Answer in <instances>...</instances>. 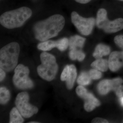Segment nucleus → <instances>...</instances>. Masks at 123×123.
<instances>
[{
  "label": "nucleus",
  "mask_w": 123,
  "mask_h": 123,
  "mask_svg": "<svg viewBox=\"0 0 123 123\" xmlns=\"http://www.w3.org/2000/svg\"><path fill=\"white\" fill-rule=\"evenodd\" d=\"M65 23L64 17L59 14L37 22L33 26L36 39L43 42L56 37L63 28Z\"/></svg>",
  "instance_id": "obj_1"
},
{
  "label": "nucleus",
  "mask_w": 123,
  "mask_h": 123,
  "mask_svg": "<svg viewBox=\"0 0 123 123\" xmlns=\"http://www.w3.org/2000/svg\"><path fill=\"white\" fill-rule=\"evenodd\" d=\"M32 15L30 8L22 6L2 13L0 17V23L7 29L18 28L23 26Z\"/></svg>",
  "instance_id": "obj_2"
},
{
  "label": "nucleus",
  "mask_w": 123,
  "mask_h": 123,
  "mask_svg": "<svg viewBox=\"0 0 123 123\" xmlns=\"http://www.w3.org/2000/svg\"><path fill=\"white\" fill-rule=\"evenodd\" d=\"M20 46L17 42L6 45L0 50V68L6 72L15 69L18 64Z\"/></svg>",
  "instance_id": "obj_3"
},
{
  "label": "nucleus",
  "mask_w": 123,
  "mask_h": 123,
  "mask_svg": "<svg viewBox=\"0 0 123 123\" xmlns=\"http://www.w3.org/2000/svg\"><path fill=\"white\" fill-rule=\"evenodd\" d=\"M40 58L42 63L37 67L38 74L45 80H53L56 77L58 68L56 58L50 53L43 52L41 54Z\"/></svg>",
  "instance_id": "obj_4"
},
{
  "label": "nucleus",
  "mask_w": 123,
  "mask_h": 123,
  "mask_svg": "<svg viewBox=\"0 0 123 123\" xmlns=\"http://www.w3.org/2000/svg\"><path fill=\"white\" fill-rule=\"evenodd\" d=\"M97 27L108 33L118 32L123 29V18H119L110 21L107 17V12L105 8H100L97 12L96 18Z\"/></svg>",
  "instance_id": "obj_5"
},
{
  "label": "nucleus",
  "mask_w": 123,
  "mask_h": 123,
  "mask_svg": "<svg viewBox=\"0 0 123 123\" xmlns=\"http://www.w3.org/2000/svg\"><path fill=\"white\" fill-rule=\"evenodd\" d=\"M30 71L28 68L20 64L14 69L13 83L19 89H26L33 88L34 84L29 77Z\"/></svg>",
  "instance_id": "obj_6"
},
{
  "label": "nucleus",
  "mask_w": 123,
  "mask_h": 123,
  "mask_svg": "<svg viewBox=\"0 0 123 123\" xmlns=\"http://www.w3.org/2000/svg\"><path fill=\"white\" fill-rule=\"evenodd\" d=\"M71 19L73 24L79 32L84 36L90 35L96 23V19L93 18H84L76 12L71 14Z\"/></svg>",
  "instance_id": "obj_7"
},
{
  "label": "nucleus",
  "mask_w": 123,
  "mask_h": 123,
  "mask_svg": "<svg viewBox=\"0 0 123 123\" xmlns=\"http://www.w3.org/2000/svg\"><path fill=\"white\" fill-rule=\"evenodd\" d=\"M29 96L27 92H23L18 94L15 101L16 108L22 116L26 118L31 117L38 111L37 107L29 103Z\"/></svg>",
  "instance_id": "obj_8"
},
{
  "label": "nucleus",
  "mask_w": 123,
  "mask_h": 123,
  "mask_svg": "<svg viewBox=\"0 0 123 123\" xmlns=\"http://www.w3.org/2000/svg\"><path fill=\"white\" fill-rule=\"evenodd\" d=\"M123 79L119 78L111 80H103L98 84L97 89L99 94L102 95H106L113 90L116 95L119 96L123 93Z\"/></svg>",
  "instance_id": "obj_9"
},
{
  "label": "nucleus",
  "mask_w": 123,
  "mask_h": 123,
  "mask_svg": "<svg viewBox=\"0 0 123 123\" xmlns=\"http://www.w3.org/2000/svg\"><path fill=\"white\" fill-rule=\"evenodd\" d=\"M110 70L115 72L123 66V52L114 51L111 53L108 60Z\"/></svg>",
  "instance_id": "obj_10"
},
{
  "label": "nucleus",
  "mask_w": 123,
  "mask_h": 123,
  "mask_svg": "<svg viewBox=\"0 0 123 123\" xmlns=\"http://www.w3.org/2000/svg\"><path fill=\"white\" fill-rule=\"evenodd\" d=\"M86 39L79 35L73 36L69 39V47L70 50L82 49L83 48Z\"/></svg>",
  "instance_id": "obj_11"
},
{
  "label": "nucleus",
  "mask_w": 123,
  "mask_h": 123,
  "mask_svg": "<svg viewBox=\"0 0 123 123\" xmlns=\"http://www.w3.org/2000/svg\"><path fill=\"white\" fill-rule=\"evenodd\" d=\"M110 52V48L106 45L98 44L93 53V56L96 59H99L103 56L109 55Z\"/></svg>",
  "instance_id": "obj_12"
},
{
  "label": "nucleus",
  "mask_w": 123,
  "mask_h": 123,
  "mask_svg": "<svg viewBox=\"0 0 123 123\" xmlns=\"http://www.w3.org/2000/svg\"><path fill=\"white\" fill-rule=\"evenodd\" d=\"M77 76V72L76 67L74 65H69V74L66 81L67 87L68 89H71L73 87Z\"/></svg>",
  "instance_id": "obj_13"
},
{
  "label": "nucleus",
  "mask_w": 123,
  "mask_h": 123,
  "mask_svg": "<svg viewBox=\"0 0 123 123\" xmlns=\"http://www.w3.org/2000/svg\"><path fill=\"white\" fill-rule=\"evenodd\" d=\"M91 66L93 68L102 72H105L109 68L108 61L101 58L97 59L96 60L92 62Z\"/></svg>",
  "instance_id": "obj_14"
},
{
  "label": "nucleus",
  "mask_w": 123,
  "mask_h": 123,
  "mask_svg": "<svg viewBox=\"0 0 123 123\" xmlns=\"http://www.w3.org/2000/svg\"><path fill=\"white\" fill-rule=\"evenodd\" d=\"M76 92L79 97L84 99L85 101L88 100L94 97L92 93L88 92L87 90L83 86L80 85L76 88Z\"/></svg>",
  "instance_id": "obj_15"
},
{
  "label": "nucleus",
  "mask_w": 123,
  "mask_h": 123,
  "mask_svg": "<svg viewBox=\"0 0 123 123\" xmlns=\"http://www.w3.org/2000/svg\"><path fill=\"white\" fill-rule=\"evenodd\" d=\"M22 115L17 108H13L10 112V123H22L24 119Z\"/></svg>",
  "instance_id": "obj_16"
},
{
  "label": "nucleus",
  "mask_w": 123,
  "mask_h": 123,
  "mask_svg": "<svg viewBox=\"0 0 123 123\" xmlns=\"http://www.w3.org/2000/svg\"><path fill=\"white\" fill-rule=\"evenodd\" d=\"M55 47H56V42L52 40H47L42 42L37 45L38 49L44 52L50 51Z\"/></svg>",
  "instance_id": "obj_17"
},
{
  "label": "nucleus",
  "mask_w": 123,
  "mask_h": 123,
  "mask_svg": "<svg viewBox=\"0 0 123 123\" xmlns=\"http://www.w3.org/2000/svg\"><path fill=\"white\" fill-rule=\"evenodd\" d=\"M69 56L72 60H78L79 61H82L85 57V53L82 51V49L70 50Z\"/></svg>",
  "instance_id": "obj_18"
},
{
  "label": "nucleus",
  "mask_w": 123,
  "mask_h": 123,
  "mask_svg": "<svg viewBox=\"0 0 123 123\" xmlns=\"http://www.w3.org/2000/svg\"><path fill=\"white\" fill-rule=\"evenodd\" d=\"M91 78L88 74V73L82 72L79 75L77 80V82L79 85L86 86L91 83Z\"/></svg>",
  "instance_id": "obj_19"
},
{
  "label": "nucleus",
  "mask_w": 123,
  "mask_h": 123,
  "mask_svg": "<svg viewBox=\"0 0 123 123\" xmlns=\"http://www.w3.org/2000/svg\"><path fill=\"white\" fill-rule=\"evenodd\" d=\"M10 98V93L9 90L5 87L0 88V103L5 105L7 103Z\"/></svg>",
  "instance_id": "obj_20"
},
{
  "label": "nucleus",
  "mask_w": 123,
  "mask_h": 123,
  "mask_svg": "<svg viewBox=\"0 0 123 123\" xmlns=\"http://www.w3.org/2000/svg\"><path fill=\"white\" fill-rule=\"evenodd\" d=\"M56 42V48L61 51H65L69 46V39L66 37L58 40Z\"/></svg>",
  "instance_id": "obj_21"
},
{
  "label": "nucleus",
  "mask_w": 123,
  "mask_h": 123,
  "mask_svg": "<svg viewBox=\"0 0 123 123\" xmlns=\"http://www.w3.org/2000/svg\"><path fill=\"white\" fill-rule=\"evenodd\" d=\"M88 74L89 75L91 79H100L102 77V73L98 70L96 69H92L88 72Z\"/></svg>",
  "instance_id": "obj_22"
},
{
  "label": "nucleus",
  "mask_w": 123,
  "mask_h": 123,
  "mask_svg": "<svg viewBox=\"0 0 123 123\" xmlns=\"http://www.w3.org/2000/svg\"><path fill=\"white\" fill-rule=\"evenodd\" d=\"M69 66L67 65L63 69V70L60 79L62 81H64L67 80L69 74Z\"/></svg>",
  "instance_id": "obj_23"
},
{
  "label": "nucleus",
  "mask_w": 123,
  "mask_h": 123,
  "mask_svg": "<svg viewBox=\"0 0 123 123\" xmlns=\"http://www.w3.org/2000/svg\"><path fill=\"white\" fill-rule=\"evenodd\" d=\"M114 43L123 50V35L116 36L114 38Z\"/></svg>",
  "instance_id": "obj_24"
},
{
  "label": "nucleus",
  "mask_w": 123,
  "mask_h": 123,
  "mask_svg": "<svg viewBox=\"0 0 123 123\" xmlns=\"http://www.w3.org/2000/svg\"><path fill=\"white\" fill-rule=\"evenodd\" d=\"M91 122L93 123H109V121L105 119L98 117L93 119Z\"/></svg>",
  "instance_id": "obj_25"
},
{
  "label": "nucleus",
  "mask_w": 123,
  "mask_h": 123,
  "mask_svg": "<svg viewBox=\"0 0 123 123\" xmlns=\"http://www.w3.org/2000/svg\"><path fill=\"white\" fill-rule=\"evenodd\" d=\"M5 71L2 69V68L0 69V81L1 82L3 79H4L5 77L6 76V73Z\"/></svg>",
  "instance_id": "obj_26"
},
{
  "label": "nucleus",
  "mask_w": 123,
  "mask_h": 123,
  "mask_svg": "<svg viewBox=\"0 0 123 123\" xmlns=\"http://www.w3.org/2000/svg\"><path fill=\"white\" fill-rule=\"evenodd\" d=\"M76 2L79 3L80 4H87L90 2L92 0H74Z\"/></svg>",
  "instance_id": "obj_27"
},
{
  "label": "nucleus",
  "mask_w": 123,
  "mask_h": 123,
  "mask_svg": "<svg viewBox=\"0 0 123 123\" xmlns=\"http://www.w3.org/2000/svg\"><path fill=\"white\" fill-rule=\"evenodd\" d=\"M120 102H121V104L123 106V96H122V97H121V98H120Z\"/></svg>",
  "instance_id": "obj_28"
},
{
  "label": "nucleus",
  "mask_w": 123,
  "mask_h": 123,
  "mask_svg": "<svg viewBox=\"0 0 123 123\" xmlns=\"http://www.w3.org/2000/svg\"><path fill=\"white\" fill-rule=\"evenodd\" d=\"M39 122H35V121H33V122H32V121H31V122H30L29 123H38Z\"/></svg>",
  "instance_id": "obj_29"
},
{
  "label": "nucleus",
  "mask_w": 123,
  "mask_h": 123,
  "mask_svg": "<svg viewBox=\"0 0 123 123\" xmlns=\"http://www.w3.org/2000/svg\"><path fill=\"white\" fill-rule=\"evenodd\" d=\"M119 0V1H123V0Z\"/></svg>",
  "instance_id": "obj_30"
}]
</instances>
